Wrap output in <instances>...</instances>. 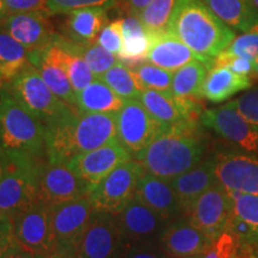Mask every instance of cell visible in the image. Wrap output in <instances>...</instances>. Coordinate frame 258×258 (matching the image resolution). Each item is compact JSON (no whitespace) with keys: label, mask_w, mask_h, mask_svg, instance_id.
<instances>
[{"label":"cell","mask_w":258,"mask_h":258,"mask_svg":"<svg viewBox=\"0 0 258 258\" xmlns=\"http://www.w3.org/2000/svg\"><path fill=\"white\" fill-rule=\"evenodd\" d=\"M46 127V154L50 163L67 164L86 153L117 141L115 112L80 114L73 110Z\"/></svg>","instance_id":"6da1fadb"},{"label":"cell","mask_w":258,"mask_h":258,"mask_svg":"<svg viewBox=\"0 0 258 258\" xmlns=\"http://www.w3.org/2000/svg\"><path fill=\"white\" fill-rule=\"evenodd\" d=\"M195 131V122L165 128L133 159L146 172L171 180L202 160L206 147Z\"/></svg>","instance_id":"7a4b0ae2"},{"label":"cell","mask_w":258,"mask_h":258,"mask_svg":"<svg viewBox=\"0 0 258 258\" xmlns=\"http://www.w3.org/2000/svg\"><path fill=\"white\" fill-rule=\"evenodd\" d=\"M211 66L234 40V30L224 23L203 0H179L169 31Z\"/></svg>","instance_id":"3957f363"},{"label":"cell","mask_w":258,"mask_h":258,"mask_svg":"<svg viewBox=\"0 0 258 258\" xmlns=\"http://www.w3.org/2000/svg\"><path fill=\"white\" fill-rule=\"evenodd\" d=\"M0 148L8 158L47 157L46 127L5 85L0 89Z\"/></svg>","instance_id":"277c9868"},{"label":"cell","mask_w":258,"mask_h":258,"mask_svg":"<svg viewBox=\"0 0 258 258\" xmlns=\"http://www.w3.org/2000/svg\"><path fill=\"white\" fill-rule=\"evenodd\" d=\"M44 159L8 158L0 179V217L12 219L40 199V172Z\"/></svg>","instance_id":"5b68a950"},{"label":"cell","mask_w":258,"mask_h":258,"mask_svg":"<svg viewBox=\"0 0 258 258\" xmlns=\"http://www.w3.org/2000/svg\"><path fill=\"white\" fill-rule=\"evenodd\" d=\"M5 86L44 125L60 120L74 110L51 91L36 67L29 62L17 76L6 82Z\"/></svg>","instance_id":"8992f818"},{"label":"cell","mask_w":258,"mask_h":258,"mask_svg":"<svg viewBox=\"0 0 258 258\" xmlns=\"http://www.w3.org/2000/svg\"><path fill=\"white\" fill-rule=\"evenodd\" d=\"M19 249L50 257L57 254V244L51 222L50 206L42 200L11 219Z\"/></svg>","instance_id":"52a82bcc"},{"label":"cell","mask_w":258,"mask_h":258,"mask_svg":"<svg viewBox=\"0 0 258 258\" xmlns=\"http://www.w3.org/2000/svg\"><path fill=\"white\" fill-rule=\"evenodd\" d=\"M144 172L137 160L125 161L92 188L88 198L96 211L118 214L134 199L138 182Z\"/></svg>","instance_id":"ba28073f"},{"label":"cell","mask_w":258,"mask_h":258,"mask_svg":"<svg viewBox=\"0 0 258 258\" xmlns=\"http://www.w3.org/2000/svg\"><path fill=\"white\" fill-rule=\"evenodd\" d=\"M125 246L115 215L96 211L71 258H122Z\"/></svg>","instance_id":"9c48e42d"},{"label":"cell","mask_w":258,"mask_h":258,"mask_svg":"<svg viewBox=\"0 0 258 258\" xmlns=\"http://www.w3.org/2000/svg\"><path fill=\"white\" fill-rule=\"evenodd\" d=\"M117 139L127 148L132 158L147 148L164 128L157 122L139 99H125L124 104L115 112Z\"/></svg>","instance_id":"30bf717a"},{"label":"cell","mask_w":258,"mask_h":258,"mask_svg":"<svg viewBox=\"0 0 258 258\" xmlns=\"http://www.w3.org/2000/svg\"><path fill=\"white\" fill-rule=\"evenodd\" d=\"M96 209L89 198L50 206L57 253L71 258L84 232L89 227Z\"/></svg>","instance_id":"8fae6325"},{"label":"cell","mask_w":258,"mask_h":258,"mask_svg":"<svg viewBox=\"0 0 258 258\" xmlns=\"http://www.w3.org/2000/svg\"><path fill=\"white\" fill-rule=\"evenodd\" d=\"M232 214L233 201L230 192L218 183L192 203L186 218L212 239H217L227 230Z\"/></svg>","instance_id":"7c38bea8"},{"label":"cell","mask_w":258,"mask_h":258,"mask_svg":"<svg viewBox=\"0 0 258 258\" xmlns=\"http://www.w3.org/2000/svg\"><path fill=\"white\" fill-rule=\"evenodd\" d=\"M91 186L62 163L44 161L40 172V199L49 206L88 198Z\"/></svg>","instance_id":"4fadbf2b"},{"label":"cell","mask_w":258,"mask_h":258,"mask_svg":"<svg viewBox=\"0 0 258 258\" xmlns=\"http://www.w3.org/2000/svg\"><path fill=\"white\" fill-rule=\"evenodd\" d=\"M200 121L219 137L246 152H258V132L231 102L205 110L200 116Z\"/></svg>","instance_id":"5bb4252c"},{"label":"cell","mask_w":258,"mask_h":258,"mask_svg":"<svg viewBox=\"0 0 258 258\" xmlns=\"http://www.w3.org/2000/svg\"><path fill=\"white\" fill-rule=\"evenodd\" d=\"M115 219L127 243L131 244L160 243L167 226L172 222L137 199L132 200Z\"/></svg>","instance_id":"9a60e30c"},{"label":"cell","mask_w":258,"mask_h":258,"mask_svg":"<svg viewBox=\"0 0 258 258\" xmlns=\"http://www.w3.org/2000/svg\"><path fill=\"white\" fill-rule=\"evenodd\" d=\"M215 176L228 192L258 196V159L234 151L214 156Z\"/></svg>","instance_id":"2e32d148"},{"label":"cell","mask_w":258,"mask_h":258,"mask_svg":"<svg viewBox=\"0 0 258 258\" xmlns=\"http://www.w3.org/2000/svg\"><path fill=\"white\" fill-rule=\"evenodd\" d=\"M131 159H133L132 154L117 140L90 152L80 153L72 158L67 165L76 171L92 190L116 167Z\"/></svg>","instance_id":"e0dca14e"},{"label":"cell","mask_w":258,"mask_h":258,"mask_svg":"<svg viewBox=\"0 0 258 258\" xmlns=\"http://www.w3.org/2000/svg\"><path fill=\"white\" fill-rule=\"evenodd\" d=\"M28 62L36 67L51 91L67 105L77 110V93L61 61L60 47L54 42V37L50 43L42 49L29 51Z\"/></svg>","instance_id":"ac0fdd59"},{"label":"cell","mask_w":258,"mask_h":258,"mask_svg":"<svg viewBox=\"0 0 258 258\" xmlns=\"http://www.w3.org/2000/svg\"><path fill=\"white\" fill-rule=\"evenodd\" d=\"M230 195L233 214L227 230L239 241L241 258H258V196L239 192Z\"/></svg>","instance_id":"d6986e66"},{"label":"cell","mask_w":258,"mask_h":258,"mask_svg":"<svg viewBox=\"0 0 258 258\" xmlns=\"http://www.w3.org/2000/svg\"><path fill=\"white\" fill-rule=\"evenodd\" d=\"M48 17L49 15L41 12L11 14L0 22V27L23 44L28 51L37 50L49 44L56 34Z\"/></svg>","instance_id":"ffe728a7"},{"label":"cell","mask_w":258,"mask_h":258,"mask_svg":"<svg viewBox=\"0 0 258 258\" xmlns=\"http://www.w3.org/2000/svg\"><path fill=\"white\" fill-rule=\"evenodd\" d=\"M213 241L214 239L183 217L167 226L160 245L170 257L183 258L205 253Z\"/></svg>","instance_id":"44dd1931"},{"label":"cell","mask_w":258,"mask_h":258,"mask_svg":"<svg viewBox=\"0 0 258 258\" xmlns=\"http://www.w3.org/2000/svg\"><path fill=\"white\" fill-rule=\"evenodd\" d=\"M134 199L170 221L185 217L184 209L169 180L161 179L146 171L139 179Z\"/></svg>","instance_id":"7402d4cb"},{"label":"cell","mask_w":258,"mask_h":258,"mask_svg":"<svg viewBox=\"0 0 258 258\" xmlns=\"http://www.w3.org/2000/svg\"><path fill=\"white\" fill-rule=\"evenodd\" d=\"M192 60H201L211 69L207 61L198 55L171 32L151 35V43L146 56L147 62L171 72H176Z\"/></svg>","instance_id":"603a6c76"},{"label":"cell","mask_w":258,"mask_h":258,"mask_svg":"<svg viewBox=\"0 0 258 258\" xmlns=\"http://www.w3.org/2000/svg\"><path fill=\"white\" fill-rule=\"evenodd\" d=\"M169 183L175 190L186 217L192 203L203 192L219 183L215 176L214 157L201 160L198 165L169 180Z\"/></svg>","instance_id":"cb8c5ba5"},{"label":"cell","mask_w":258,"mask_h":258,"mask_svg":"<svg viewBox=\"0 0 258 258\" xmlns=\"http://www.w3.org/2000/svg\"><path fill=\"white\" fill-rule=\"evenodd\" d=\"M106 11L102 8H83L67 14L64 25L67 38L83 46L96 43L99 32L109 23Z\"/></svg>","instance_id":"d4e9b609"},{"label":"cell","mask_w":258,"mask_h":258,"mask_svg":"<svg viewBox=\"0 0 258 258\" xmlns=\"http://www.w3.org/2000/svg\"><path fill=\"white\" fill-rule=\"evenodd\" d=\"M251 85L252 80L250 77L239 76L224 66H213L203 83L201 97L209 102L220 103L238 92L249 90Z\"/></svg>","instance_id":"484cf974"},{"label":"cell","mask_w":258,"mask_h":258,"mask_svg":"<svg viewBox=\"0 0 258 258\" xmlns=\"http://www.w3.org/2000/svg\"><path fill=\"white\" fill-rule=\"evenodd\" d=\"M139 101L143 103L150 115L164 128L195 122L186 117L172 92L146 89L141 92Z\"/></svg>","instance_id":"4316f807"},{"label":"cell","mask_w":258,"mask_h":258,"mask_svg":"<svg viewBox=\"0 0 258 258\" xmlns=\"http://www.w3.org/2000/svg\"><path fill=\"white\" fill-rule=\"evenodd\" d=\"M121 22L123 48L118 55V60L132 69L146 61L151 43V34L137 16L128 15L122 18Z\"/></svg>","instance_id":"83f0119b"},{"label":"cell","mask_w":258,"mask_h":258,"mask_svg":"<svg viewBox=\"0 0 258 258\" xmlns=\"http://www.w3.org/2000/svg\"><path fill=\"white\" fill-rule=\"evenodd\" d=\"M232 30L247 32L258 23V10L251 0H203Z\"/></svg>","instance_id":"f1b7e54d"},{"label":"cell","mask_w":258,"mask_h":258,"mask_svg":"<svg viewBox=\"0 0 258 258\" xmlns=\"http://www.w3.org/2000/svg\"><path fill=\"white\" fill-rule=\"evenodd\" d=\"M124 102L125 99L97 78L77 93V110L80 114L116 112L123 106Z\"/></svg>","instance_id":"f546056e"},{"label":"cell","mask_w":258,"mask_h":258,"mask_svg":"<svg viewBox=\"0 0 258 258\" xmlns=\"http://www.w3.org/2000/svg\"><path fill=\"white\" fill-rule=\"evenodd\" d=\"M209 67L201 60H192L173 72L171 92L176 98L199 99Z\"/></svg>","instance_id":"4dcf8cb0"},{"label":"cell","mask_w":258,"mask_h":258,"mask_svg":"<svg viewBox=\"0 0 258 258\" xmlns=\"http://www.w3.org/2000/svg\"><path fill=\"white\" fill-rule=\"evenodd\" d=\"M54 42L60 47L61 61L72 84L73 90L76 93H78L96 79L95 74L90 70L86 61L78 53L71 49L69 38L55 34Z\"/></svg>","instance_id":"1f68e13d"},{"label":"cell","mask_w":258,"mask_h":258,"mask_svg":"<svg viewBox=\"0 0 258 258\" xmlns=\"http://www.w3.org/2000/svg\"><path fill=\"white\" fill-rule=\"evenodd\" d=\"M28 49L0 27V71L6 82L23 70L28 63Z\"/></svg>","instance_id":"d6a6232c"},{"label":"cell","mask_w":258,"mask_h":258,"mask_svg":"<svg viewBox=\"0 0 258 258\" xmlns=\"http://www.w3.org/2000/svg\"><path fill=\"white\" fill-rule=\"evenodd\" d=\"M98 79L103 80L109 88L114 90L123 99H139L141 92L144 91L133 70L122 61L115 63Z\"/></svg>","instance_id":"836d02e7"},{"label":"cell","mask_w":258,"mask_h":258,"mask_svg":"<svg viewBox=\"0 0 258 258\" xmlns=\"http://www.w3.org/2000/svg\"><path fill=\"white\" fill-rule=\"evenodd\" d=\"M178 3L179 0H152L138 17L151 35L167 32Z\"/></svg>","instance_id":"e575fe53"},{"label":"cell","mask_w":258,"mask_h":258,"mask_svg":"<svg viewBox=\"0 0 258 258\" xmlns=\"http://www.w3.org/2000/svg\"><path fill=\"white\" fill-rule=\"evenodd\" d=\"M70 47L71 49L78 53L86 61V63L89 64L90 70L92 71L97 79L120 61L117 56L111 54L110 51L105 50L98 43L83 46V44L74 43V42L70 41Z\"/></svg>","instance_id":"d590c367"},{"label":"cell","mask_w":258,"mask_h":258,"mask_svg":"<svg viewBox=\"0 0 258 258\" xmlns=\"http://www.w3.org/2000/svg\"><path fill=\"white\" fill-rule=\"evenodd\" d=\"M132 70L144 90L152 89L158 91L171 92L173 78V72L171 71L161 69L147 61L132 67Z\"/></svg>","instance_id":"8d00e7d4"},{"label":"cell","mask_w":258,"mask_h":258,"mask_svg":"<svg viewBox=\"0 0 258 258\" xmlns=\"http://www.w3.org/2000/svg\"><path fill=\"white\" fill-rule=\"evenodd\" d=\"M202 258H241L239 241L230 230H226L214 239Z\"/></svg>","instance_id":"74e56055"},{"label":"cell","mask_w":258,"mask_h":258,"mask_svg":"<svg viewBox=\"0 0 258 258\" xmlns=\"http://www.w3.org/2000/svg\"><path fill=\"white\" fill-rule=\"evenodd\" d=\"M225 51L233 56L243 57L253 62L258 59V32L247 31L240 36L234 37Z\"/></svg>","instance_id":"f35d334b"},{"label":"cell","mask_w":258,"mask_h":258,"mask_svg":"<svg viewBox=\"0 0 258 258\" xmlns=\"http://www.w3.org/2000/svg\"><path fill=\"white\" fill-rule=\"evenodd\" d=\"M118 4V0H48L51 15L70 14L83 8H102L109 10Z\"/></svg>","instance_id":"ab89813d"},{"label":"cell","mask_w":258,"mask_h":258,"mask_svg":"<svg viewBox=\"0 0 258 258\" xmlns=\"http://www.w3.org/2000/svg\"><path fill=\"white\" fill-rule=\"evenodd\" d=\"M96 43L110 51L118 57L123 48V34H122V22L121 19L110 22L102 29L97 37Z\"/></svg>","instance_id":"60d3db41"},{"label":"cell","mask_w":258,"mask_h":258,"mask_svg":"<svg viewBox=\"0 0 258 258\" xmlns=\"http://www.w3.org/2000/svg\"><path fill=\"white\" fill-rule=\"evenodd\" d=\"M231 103L258 132V88L247 90Z\"/></svg>","instance_id":"b9f144b4"},{"label":"cell","mask_w":258,"mask_h":258,"mask_svg":"<svg viewBox=\"0 0 258 258\" xmlns=\"http://www.w3.org/2000/svg\"><path fill=\"white\" fill-rule=\"evenodd\" d=\"M122 258H172L164 251L160 243H127Z\"/></svg>","instance_id":"7bdbcfd3"},{"label":"cell","mask_w":258,"mask_h":258,"mask_svg":"<svg viewBox=\"0 0 258 258\" xmlns=\"http://www.w3.org/2000/svg\"><path fill=\"white\" fill-rule=\"evenodd\" d=\"M214 66H224L231 70L232 72L239 74V76L250 77L253 71V62L250 60L243 59V57L233 56L231 54L221 51L219 55L214 59Z\"/></svg>","instance_id":"ee69618b"},{"label":"cell","mask_w":258,"mask_h":258,"mask_svg":"<svg viewBox=\"0 0 258 258\" xmlns=\"http://www.w3.org/2000/svg\"><path fill=\"white\" fill-rule=\"evenodd\" d=\"M5 2L9 15L21 14V12H41L51 16L48 0H5Z\"/></svg>","instance_id":"f6af8a7d"},{"label":"cell","mask_w":258,"mask_h":258,"mask_svg":"<svg viewBox=\"0 0 258 258\" xmlns=\"http://www.w3.org/2000/svg\"><path fill=\"white\" fill-rule=\"evenodd\" d=\"M14 225L8 217H0V258H4L9 252L16 249Z\"/></svg>","instance_id":"bcb514c9"},{"label":"cell","mask_w":258,"mask_h":258,"mask_svg":"<svg viewBox=\"0 0 258 258\" xmlns=\"http://www.w3.org/2000/svg\"><path fill=\"white\" fill-rule=\"evenodd\" d=\"M151 2L152 0H118V4L123 5V9L127 11L128 15H133L138 17Z\"/></svg>","instance_id":"7dc6e473"},{"label":"cell","mask_w":258,"mask_h":258,"mask_svg":"<svg viewBox=\"0 0 258 258\" xmlns=\"http://www.w3.org/2000/svg\"><path fill=\"white\" fill-rule=\"evenodd\" d=\"M4 258H47L46 256H40V254H34L30 252H27V251L19 249V247H16L9 252Z\"/></svg>","instance_id":"c3c4849f"},{"label":"cell","mask_w":258,"mask_h":258,"mask_svg":"<svg viewBox=\"0 0 258 258\" xmlns=\"http://www.w3.org/2000/svg\"><path fill=\"white\" fill-rule=\"evenodd\" d=\"M6 165H8V157H6L4 151L0 148V179H2V177L4 176Z\"/></svg>","instance_id":"681fc988"},{"label":"cell","mask_w":258,"mask_h":258,"mask_svg":"<svg viewBox=\"0 0 258 258\" xmlns=\"http://www.w3.org/2000/svg\"><path fill=\"white\" fill-rule=\"evenodd\" d=\"M8 15H9V11H8V6H6V2L5 0H0V22H2Z\"/></svg>","instance_id":"f907efd6"},{"label":"cell","mask_w":258,"mask_h":258,"mask_svg":"<svg viewBox=\"0 0 258 258\" xmlns=\"http://www.w3.org/2000/svg\"><path fill=\"white\" fill-rule=\"evenodd\" d=\"M258 79V59L253 61V71L252 74H251V79Z\"/></svg>","instance_id":"816d5d0a"},{"label":"cell","mask_w":258,"mask_h":258,"mask_svg":"<svg viewBox=\"0 0 258 258\" xmlns=\"http://www.w3.org/2000/svg\"><path fill=\"white\" fill-rule=\"evenodd\" d=\"M5 84H6V80L4 78V74H3L2 71H0V89H2Z\"/></svg>","instance_id":"f5cc1de1"},{"label":"cell","mask_w":258,"mask_h":258,"mask_svg":"<svg viewBox=\"0 0 258 258\" xmlns=\"http://www.w3.org/2000/svg\"><path fill=\"white\" fill-rule=\"evenodd\" d=\"M203 257V253L201 254H196V256H190V257H183V258H202Z\"/></svg>","instance_id":"db71d44e"},{"label":"cell","mask_w":258,"mask_h":258,"mask_svg":"<svg viewBox=\"0 0 258 258\" xmlns=\"http://www.w3.org/2000/svg\"><path fill=\"white\" fill-rule=\"evenodd\" d=\"M47 258H66V257H63V256H61V254H54V256H50V257H47Z\"/></svg>","instance_id":"11a10c76"},{"label":"cell","mask_w":258,"mask_h":258,"mask_svg":"<svg viewBox=\"0 0 258 258\" xmlns=\"http://www.w3.org/2000/svg\"><path fill=\"white\" fill-rule=\"evenodd\" d=\"M251 3H252L254 8H256L258 10V0H251Z\"/></svg>","instance_id":"9f6ffc18"},{"label":"cell","mask_w":258,"mask_h":258,"mask_svg":"<svg viewBox=\"0 0 258 258\" xmlns=\"http://www.w3.org/2000/svg\"><path fill=\"white\" fill-rule=\"evenodd\" d=\"M250 31H256V32H258V23H257L256 25H254V27H253L252 29H251Z\"/></svg>","instance_id":"6f0895ef"}]
</instances>
